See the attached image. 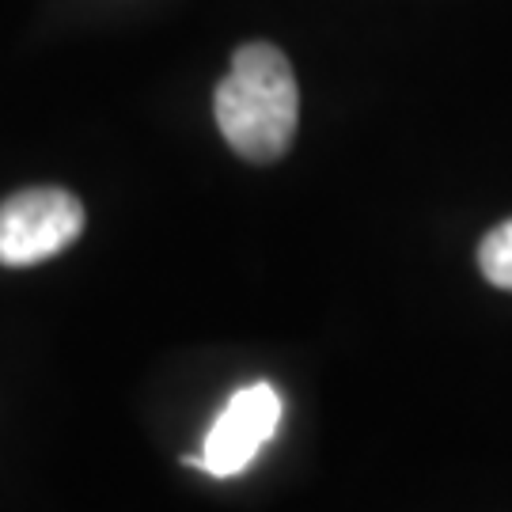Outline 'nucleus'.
I'll list each match as a JSON object with an SVG mask.
<instances>
[{
    "label": "nucleus",
    "mask_w": 512,
    "mask_h": 512,
    "mask_svg": "<svg viewBox=\"0 0 512 512\" xmlns=\"http://www.w3.org/2000/svg\"><path fill=\"white\" fill-rule=\"evenodd\" d=\"M217 129L251 164L281 160L296 137L300 92L289 57L270 42H247L213 95Z\"/></svg>",
    "instance_id": "obj_1"
},
{
    "label": "nucleus",
    "mask_w": 512,
    "mask_h": 512,
    "mask_svg": "<svg viewBox=\"0 0 512 512\" xmlns=\"http://www.w3.org/2000/svg\"><path fill=\"white\" fill-rule=\"evenodd\" d=\"M84 232V205L61 186H31L0 202V266H38L73 247Z\"/></svg>",
    "instance_id": "obj_2"
},
{
    "label": "nucleus",
    "mask_w": 512,
    "mask_h": 512,
    "mask_svg": "<svg viewBox=\"0 0 512 512\" xmlns=\"http://www.w3.org/2000/svg\"><path fill=\"white\" fill-rule=\"evenodd\" d=\"M281 425V395L274 384H251L236 391L217 414L202 456H186V467H202L213 478L243 475L255 456L274 440Z\"/></svg>",
    "instance_id": "obj_3"
},
{
    "label": "nucleus",
    "mask_w": 512,
    "mask_h": 512,
    "mask_svg": "<svg viewBox=\"0 0 512 512\" xmlns=\"http://www.w3.org/2000/svg\"><path fill=\"white\" fill-rule=\"evenodd\" d=\"M478 270H482V277L490 285L512 293V220L497 224L494 232L482 239V247H478Z\"/></svg>",
    "instance_id": "obj_4"
}]
</instances>
